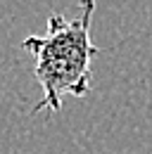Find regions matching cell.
<instances>
[{
    "label": "cell",
    "instance_id": "obj_1",
    "mask_svg": "<svg viewBox=\"0 0 152 154\" xmlns=\"http://www.w3.org/2000/svg\"><path fill=\"white\" fill-rule=\"evenodd\" d=\"M81 14L67 19L52 12L43 36L24 38L21 48L33 55V76L43 90V100L33 112H59L64 97H86L93 90V59L100 55L90 40L95 0H76Z\"/></svg>",
    "mask_w": 152,
    "mask_h": 154
}]
</instances>
